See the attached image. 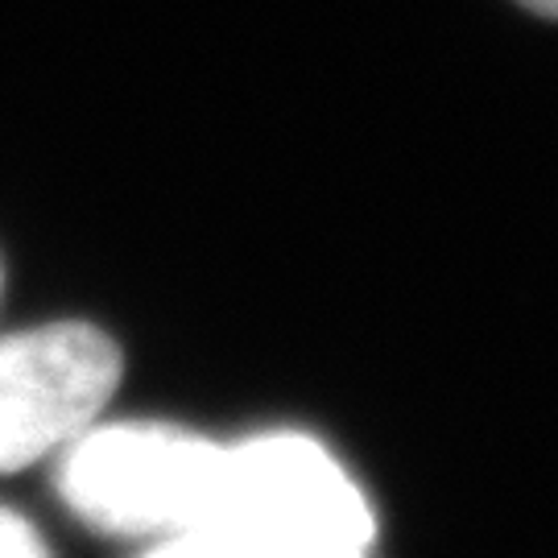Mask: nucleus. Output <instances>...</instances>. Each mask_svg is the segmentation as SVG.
<instances>
[{
  "mask_svg": "<svg viewBox=\"0 0 558 558\" xmlns=\"http://www.w3.org/2000/svg\"><path fill=\"white\" fill-rule=\"evenodd\" d=\"M195 534L232 546L240 558H373L377 518L327 447L278 430L223 442Z\"/></svg>",
  "mask_w": 558,
  "mask_h": 558,
  "instance_id": "nucleus-1",
  "label": "nucleus"
},
{
  "mask_svg": "<svg viewBox=\"0 0 558 558\" xmlns=\"http://www.w3.org/2000/svg\"><path fill=\"white\" fill-rule=\"evenodd\" d=\"M223 442L161 426L112 422L66 442L54 488L66 513L108 538L195 534L211 505Z\"/></svg>",
  "mask_w": 558,
  "mask_h": 558,
  "instance_id": "nucleus-2",
  "label": "nucleus"
},
{
  "mask_svg": "<svg viewBox=\"0 0 558 558\" xmlns=\"http://www.w3.org/2000/svg\"><path fill=\"white\" fill-rule=\"evenodd\" d=\"M120 377L117 339L92 323H46L0 339V472H21L80 439Z\"/></svg>",
  "mask_w": 558,
  "mask_h": 558,
  "instance_id": "nucleus-3",
  "label": "nucleus"
},
{
  "mask_svg": "<svg viewBox=\"0 0 558 558\" xmlns=\"http://www.w3.org/2000/svg\"><path fill=\"white\" fill-rule=\"evenodd\" d=\"M0 558H54L50 546L34 530V521H25L13 509H0Z\"/></svg>",
  "mask_w": 558,
  "mask_h": 558,
  "instance_id": "nucleus-4",
  "label": "nucleus"
},
{
  "mask_svg": "<svg viewBox=\"0 0 558 558\" xmlns=\"http://www.w3.org/2000/svg\"><path fill=\"white\" fill-rule=\"evenodd\" d=\"M141 558H240L232 546L207 538V534H179V538L154 542V550H145Z\"/></svg>",
  "mask_w": 558,
  "mask_h": 558,
  "instance_id": "nucleus-5",
  "label": "nucleus"
},
{
  "mask_svg": "<svg viewBox=\"0 0 558 558\" xmlns=\"http://www.w3.org/2000/svg\"><path fill=\"white\" fill-rule=\"evenodd\" d=\"M521 4L534 13H546V17H558V0H521Z\"/></svg>",
  "mask_w": 558,
  "mask_h": 558,
  "instance_id": "nucleus-6",
  "label": "nucleus"
}]
</instances>
